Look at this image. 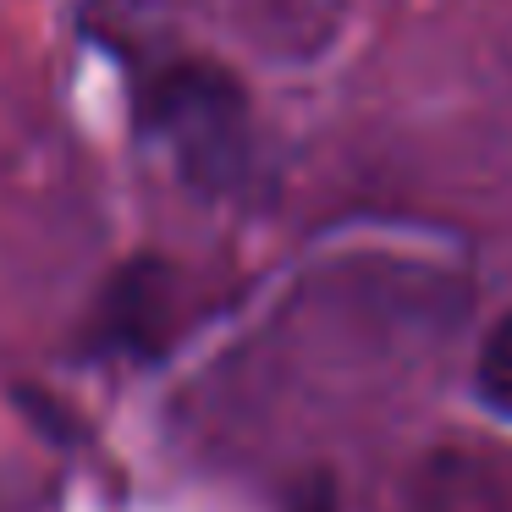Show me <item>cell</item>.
Listing matches in <instances>:
<instances>
[{
    "label": "cell",
    "instance_id": "cell-1",
    "mask_svg": "<svg viewBox=\"0 0 512 512\" xmlns=\"http://www.w3.org/2000/svg\"><path fill=\"white\" fill-rule=\"evenodd\" d=\"M144 122L177 149L182 171L199 188H221L243 166L248 144V105L243 89L215 61H177L144 94Z\"/></svg>",
    "mask_w": 512,
    "mask_h": 512
},
{
    "label": "cell",
    "instance_id": "cell-2",
    "mask_svg": "<svg viewBox=\"0 0 512 512\" xmlns=\"http://www.w3.org/2000/svg\"><path fill=\"white\" fill-rule=\"evenodd\" d=\"M177 331V270L160 259H133L116 270L100 303V336L127 353H160Z\"/></svg>",
    "mask_w": 512,
    "mask_h": 512
},
{
    "label": "cell",
    "instance_id": "cell-3",
    "mask_svg": "<svg viewBox=\"0 0 512 512\" xmlns=\"http://www.w3.org/2000/svg\"><path fill=\"white\" fill-rule=\"evenodd\" d=\"M479 391H485L501 413H512V314L485 336V347H479Z\"/></svg>",
    "mask_w": 512,
    "mask_h": 512
}]
</instances>
